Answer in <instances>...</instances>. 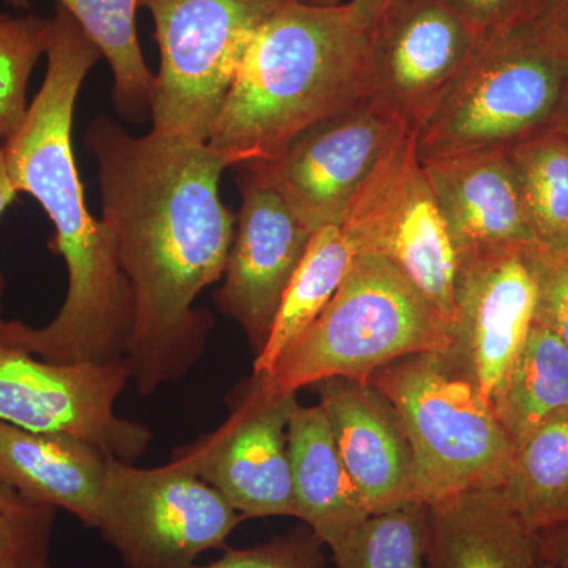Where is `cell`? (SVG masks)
<instances>
[{"mask_svg":"<svg viewBox=\"0 0 568 568\" xmlns=\"http://www.w3.org/2000/svg\"><path fill=\"white\" fill-rule=\"evenodd\" d=\"M84 144L132 286V381L149 396L181 381L207 346L213 317L194 302L223 278L233 246L234 216L220 197L227 164L207 142L133 136L108 115L93 119Z\"/></svg>","mask_w":568,"mask_h":568,"instance_id":"1","label":"cell"},{"mask_svg":"<svg viewBox=\"0 0 568 568\" xmlns=\"http://www.w3.org/2000/svg\"><path fill=\"white\" fill-rule=\"evenodd\" d=\"M51 21L47 73L3 153L17 192L37 200L54 226L50 248L65 261L69 287L43 327L0 317V342L54 364H108L129 354L132 286L110 231L85 205L71 145L78 93L102 52L59 3Z\"/></svg>","mask_w":568,"mask_h":568,"instance_id":"2","label":"cell"},{"mask_svg":"<svg viewBox=\"0 0 568 568\" xmlns=\"http://www.w3.org/2000/svg\"><path fill=\"white\" fill-rule=\"evenodd\" d=\"M373 92L369 31L349 6L287 0L254 37L207 145L227 168L265 162Z\"/></svg>","mask_w":568,"mask_h":568,"instance_id":"3","label":"cell"},{"mask_svg":"<svg viewBox=\"0 0 568 568\" xmlns=\"http://www.w3.org/2000/svg\"><path fill=\"white\" fill-rule=\"evenodd\" d=\"M567 97L568 33L545 11L481 33L417 132L418 160L508 151L555 129Z\"/></svg>","mask_w":568,"mask_h":568,"instance_id":"4","label":"cell"},{"mask_svg":"<svg viewBox=\"0 0 568 568\" xmlns=\"http://www.w3.org/2000/svg\"><path fill=\"white\" fill-rule=\"evenodd\" d=\"M446 317L381 254L362 253L315 323L291 343L267 375L274 394H297L331 377L369 381L420 353L447 351Z\"/></svg>","mask_w":568,"mask_h":568,"instance_id":"5","label":"cell"},{"mask_svg":"<svg viewBox=\"0 0 568 568\" xmlns=\"http://www.w3.org/2000/svg\"><path fill=\"white\" fill-rule=\"evenodd\" d=\"M369 383L394 406L414 457V495L426 506L506 484L515 447L487 396L446 351L392 362Z\"/></svg>","mask_w":568,"mask_h":568,"instance_id":"6","label":"cell"},{"mask_svg":"<svg viewBox=\"0 0 568 568\" xmlns=\"http://www.w3.org/2000/svg\"><path fill=\"white\" fill-rule=\"evenodd\" d=\"M287 0H140L152 14L160 70L152 132L207 142L254 37Z\"/></svg>","mask_w":568,"mask_h":568,"instance_id":"7","label":"cell"},{"mask_svg":"<svg viewBox=\"0 0 568 568\" xmlns=\"http://www.w3.org/2000/svg\"><path fill=\"white\" fill-rule=\"evenodd\" d=\"M244 517L215 488L170 459L136 467L111 458L95 525L129 568H193L224 548Z\"/></svg>","mask_w":568,"mask_h":568,"instance_id":"8","label":"cell"},{"mask_svg":"<svg viewBox=\"0 0 568 568\" xmlns=\"http://www.w3.org/2000/svg\"><path fill=\"white\" fill-rule=\"evenodd\" d=\"M417 133L392 142L339 226L358 252L386 257L450 323L458 256L417 155Z\"/></svg>","mask_w":568,"mask_h":568,"instance_id":"9","label":"cell"},{"mask_svg":"<svg viewBox=\"0 0 568 568\" xmlns=\"http://www.w3.org/2000/svg\"><path fill=\"white\" fill-rule=\"evenodd\" d=\"M132 377L129 357L54 364L0 342V422L78 437L111 458L138 462L152 446V429L115 413Z\"/></svg>","mask_w":568,"mask_h":568,"instance_id":"10","label":"cell"},{"mask_svg":"<svg viewBox=\"0 0 568 568\" xmlns=\"http://www.w3.org/2000/svg\"><path fill=\"white\" fill-rule=\"evenodd\" d=\"M230 417L175 448L171 459L215 488L246 518L295 517L287 426L297 394H274L260 376L226 398Z\"/></svg>","mask_w":568,"mask_h":568,"instance_id":"11","label":"cell"},{"mask_svg":"<svg viewBox=\"0 0 568 568\" xmlns=\"http://www.w3.org/2000/svg\"><path fill=\"white\" fill-rule=\"evenodd\" d=\"M406 129L372 97L305 130L272 159L244 168L315 234L342 223L355 193Z\"/></svg>","mask_w":568,"mask_h":568,"instance_id":"12","label":"cell"},{"mask_svg":"<svg viewBox=\"0 0 568 568\" xmlns=\"http://www.w3.org/2000/svg\"><path fill=\"white\" fill-rule=\"evenodd\" d=\"M480 36L444 0H396L369 29L373 99L417 133L465 70Z\"/></svg>","mask_w":568,"mask_h":568,"instance_id":"13","label":"cell"},{"mask_svg":"<svg viewBox=\"0 0 568 568\" xmlns=\"http://www.w3.org/2000/svg\"><path fill=\"white\" fill-rule=\"evenodd\" d=\"M540 263L537 253L526 250L458 263L446 353L489 403L536 321Z\"/></svg>","mask_w":568,"mask_h":568,"instance_id":"14","label":"cell"},{"mask_svg":"<svg viewBox=\"0 0 568 568\" xmlns=\"http://www.w3.org/2000/svg\"><path fill=\"white\" fill-rule=\"evenodd\" d=\"M235 171L242 205L223 284L213 298L222 315L241 325L257 355L313 233L263 179L248 168Z\"/></svg>","mask_w":568,"mask_h":568,"instance_id":"15","label":"cell"},{"mask_svg":"<svg viewBox=\"0 0 568 568\" xmlns=\"http://www.w3.org/2000/svg\"><path fill=\"white\" fill-rule=\"evenodd\" d=\"M335 446L369 514L416 500L409 439L390 402L369 381L313 384Z\"/></svg>","mask_w":568,"mask_h":568,"instance_id":"16","label":"cell"},{"mask_svg":"<svg viewBox=\"0 0 568 568\" xmlns=\"http://www.w3.org/2000/svg\"><path fill=\"white\" fill-rule=\"evenodd\" d=\"M420 163L446 220L458 263L508 250L537 253L507 151L463 153Z\"/></svg>","mask_w":568,"mask_h":568,"instance_id":"17","label":"cell"},{"mask_svg":"<svg viewBox=\"0 0 568 568\" xmlns=\"http://www.w3.org/2000/svg\"><path fill=\"white\" fill-rule=\"evenodd\" d=\"M110 455L91 443L0 422V480L37 504L95 525Z\"/></svg>","mask_w":568,"mask_h":568,"instance_id":"18","label":"cell"},{"mask_svg":"<svg viewBox=\"0 0 568 568\" xmlns=\"http://www.w3.org/2000/svg\"><path fill=\"white\" fill-rule=\"evenodd\" d=\"M540 536L500 489H474L428 506L426 568H536Z\"/></svg>","mask_w":568,"mask_h":568,"instance_id":"19","label":"cell"},{"mask_svg":"<svg viewBox=\"0 0 568 568\" xmlns=\"http://www.w3.org/2000/svg\"><path fill=\"white\" fill-rule=\"evenodd\" d=\"M295 518L334 549L369 517L347 474L323 407H294L287 426Z\"/></svg>","mask_w":568,"mask_h":568,"instance_id":"20","label":"cell"},{"mask_svg":"<svg viewBox=\"0 0 568 568\" xmlns=\"http://www.w3.org/2000/svg\"><path fill=\"white\" fill-rule=\"evenodd\" d=\"M357 245L339 224L321 227L310 239L304 257L284 291L282 304L253 375L271 373L280 355L324 312L357 260Z\"/></svg>","mask_w":568,"mask_h":568,"instance_id":"21","label":"cell"},{"mask_svg":"<svg viewBox=\"0 0 568 568\" xmlns=\"http://www.w3.org/2000/svg\"><path fill=\"white\" fill-rule=\"evenodd\" d=\"M491 406L515 448L568 406V349L555 332L534 321Z\"/></svg>","mask_w":568,"mask_h":568,"instance_id":"22","label":"cell"},{"mask_svg":"<svg viewBox=\"0 0 568 568\" xmlns=\"http://www.w3.org/2000/svg\"><path fill=\"white\" fill-rule=\"evenodd\" d=\"M500 491L536 532L568 521V406L515 448Z\"/></svg>","mask_w":568,"mask_h":568,"instance_id":"23","label":"cell"},{"mask_svg":"<svg viewBox=\"0 0 568 568\" xmlns=\"http://www.w3.org/2000/svg\"><path fill=\"white\" fill-rule=\"evenodd\" d=\"M99 48L112 73V103L125 121L151 118L155 74L142 55L136 11L140 0H58Z\"/></svg>","mask_w":568,"mask_h":568,"instance_id":"24","label":"cell"},{"mask_svg":"<svg viewBox=\"0 0 568 568\" xmlns=\"http://www.w3.org/2000/svg\"><path fill=\"white\" fill-rule=\"evenodd\" d=\"M544 263L568 256V140L552 129L508 149Z\"/></svg>","mask_w":568,"mask_h":568,"instance_id":"25","label":"cell"},{"mask_svg":"<svg viewBox=\"0 0 568 568\" xmlns=\"http://www.w3.org/2000/svg\"><path fill=\"white\" fill-rule=\"evenodd\" d=\"M428 506L409 500L372 514L334 549L336 568H426Z\"/></svg>","mask_w":568,"mask_h":568,"instance_id":"26","label":"cell"},{"mask_svg":"<svg viewBox=\"0 0 568 568\" xmlns=\"http://www.w3.org/2000/svg\"><path fill=\"white\" fill-rule=\"evenodd\" d=\"M51 18L0 13V140L20 129L32 71L47 55Z\"/></svg>","mask_w":568,"mask_h":568,"instance_id":"27","label":"cell"},{"mask_svg":"<svg viewBox=\"0 0 568 568\" xmlns=\"http://www.w3.org/2000/svg\"><path fill=\"white\" fill-rule=\"evenodd\" d=\"M55 511L0 480V568H51Z\"/></svg>","mask_w":568,"mask_h":568,"instance_id":"28","label":"cell"},{"mask_svg":"<svg viewBox=\"0 0 568 568\" xmlns=\"http://www.w3.org/2000/svg\"><path fill=\"white\" fill-rule=\"evenodd\" d=\"M323 540L315 532L278 537L246 549H227L223 558L193 568H323Z\"/></svg>","mask_w":568,"mask_h":568,"instance_id":"29","label":"cell"},{"mask_svg":"<svg viewBox=\"0 0 568 568\" xmlns=\"http://www.w3.org/2000/svg\"><path fill=\"white\" fill-rule=\"evenodd\" d=\"M536 323L555 332L568 349V256L540 263Z\"/></svg>","mask_w":568,"mask_h":568,"instance_id":"30","label":"cell"},{"mask_svg":"<svg viewBox=\"0 0 568 568\" xmlns=\"http://www.w3.org/2000/svg\"><path fill=\"white\" fill-rule=\"evenodd\" d=\"M478 33L495 31L540 11L541 0H444Z\"/></svg>","mask_w":568,"mask_h":568,"instance_id":"31","label":"cell"},{"mask_svg":"<svg viewBox=\"0 0 568 568\" xmlns=\"http://www.w3.org/2000/svg\"><path fill=\"white\" fill-rule=\"evenodd\" d=\"M540 536V562L568 568V521L538 532Z\"/></svg>","mask_w":568,"mask_h":568,"instance_id":"32","label":"cell"},{"mask_svg":"<svg viewBox=\"0 0 568 568\" xmlns=\"http://www.w3.org/2000/svg\"><path fill=\"white\" fill-rule=\"evenodd\" d=\"M396 0H351V11H353L355 21L365 29H372L375 22Z\"/></svg>","mask_w":568,"mask_h":568,"instance_id":"33","label":"cell"},{"mask_svg":"<svg viewBox=\"0 0 568 568\" xmlns=\"http://www.w3.org/2000/svg\"><path fill=\"white\" fill-rule=\"evenodd\" d=\"M17 189L11 182L9 168H7L6 153H3V141L0 140V216L17 200ZM3 282L0 278V305H2Z\"/></svg>","mask_w":568,"mask_h":568,"instance_id":"34","label":"cell"},{"mask_svg":"<svg viewBox=\"0 0 568 568\" xmlns=\"http://www.w3.org/2000/svg\"><path fill=\"white\" fill-rule=\"evenodd\" d=\"M540 10L568 33V0H541Z\"/></svg>","mask_w":568,"mask_h":568,"instance_id":"35","label":"cell"},{"mask_svg":"<svg viewBox=\"0 0 568 568\" xmlns=\"http://www.w3.org/2000/svg\"><path fill=\"white\" fill-rule=\"evenodd\" d=\"M555 129L559 130V132L568 140V97L566 103H564L562 111H560L558 123H556Z\"/></svg>","mask_w":568,"mask_h":568,"instance_id":"36","label":"cell"},{"mask_svg":"<svg viewBox=\"0 0 568 568\" xmlns=\"http://www.w3.org/2000/svg\"><path fill=\"white\" fill-rule=\"evenodd\" d=\"M294 2L305 3V6L313 7H336L339 6V0H294Z\"/></svg>","mask_w":568,"mask_h":568,"instance_id":"37","label":"cell"},{"mask_svg":"<svg viewBox=\"0 0 568 568\" xmlns=\"http://www.w3.org/2000/svg\"><path fill=\"white\" fill-rule=\"evenodd\" d=\"M3 2L9 3L10 7L17 10H29V7H31L29 0H3Z\"/></svg>","mask_w":568,"mask_h":568,"instance_id":"38","label":"cell"},{"mask_svg":"<svg viewBox=\"0 0 568 568\" xmlns=\"http://www.w3.org/2000/svg\"><path fill=\"white\" fill-rule=\"evenodd\" d=\"M536 568H560V567L552 566V564H548V562H540V564H538V566Z\"/></svg>","mask_w":568,"mask_h":568,"instance_id":"39","label":"cell"}]
</instances>
